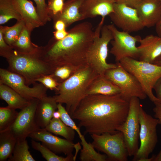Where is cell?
I'll return each instance as SVG.
<instances>
[{
    "label": "cell",
    "instance_id": "obj_32",
    "mask_svg": "<svg viewBox=\"0 0 161 161\" xmlns=\"http://www.w3.org/2000/svg\"><path fill=\"white\" fill-rule=\"evenodd\" d=\"M18 112L16 109L7 106L0 107V132L10 127L15 120Z\"/></svg>",
    "mask_w": 161,
    "mask_h": 161
},
{
    "label": "cell",
    "instance_id": "obj_19",
    "mask_svg": "<svg viewBox=\"0 0 161 161\" xmlns=\"http://www.w3.org/2000/svg\"><path fill=\"white\" fill-rule=\"evenodd\" d=\"M135 8L145 27L156 25L161 17V2L158 0H143Z\"/></svg>",
    "mask_w": 161,
    "mask_h": 161
},
{
    "label": "cell",
    "instance_id": "obj_17",
    "mask_svg": "<svg viewBox=\"0 0 161 161\" xmlns=\"http://www.w3.org/2000/svg\"><path fill=\"white\" fill-rule=\"evenodd\" d=\"M137 47L139 60L150 63L161 55V39L160 36L149 35L142 38Z\"/></svg>",
    "mask_w": 161,
    "mask_h": 161
},
{
    "label": "cell",
    "instance_id": "obj_48",
    "mask_svg": "<svg viewBox=\"0 0 161 161\" xmlns=\"http://www.w3.org/2000/svg\"><path fill=\"white\" fill-rule=\"evenodd\" d=\"M161 2V0H158Z\"/></svg>",
    "mask_w": 161,
    "mask_h": 161
},
{
    "label": "cell",
    "instance_id": "obj_41",
    "mask_svg": "<svg viewBox=\"0 0 161 161\" xmlns=\"http://www.w3.org/2000/svg\"><path fill=\"white\" fill-rule=\"evenodd\" d=\"M54 38L56 40H61L65 38L68 34V32L66 30H55L53 32Z\"/></svg>",
    "mask_w": 161,
    "mask_h": 161
},
{
    "label": "cell",
    "instance_id": "obj_34",
    "mask_svg": "<svg viewBox=\"0 0 161 161\" xmlns=\"http://www.w3.org/2000/svg\"><path fill=\"white\" fill-rule=\"evenodd\" d=\"M36 4V10L41 21L45 25L51 20L45 0H33Z\"/></svg>",
    "mask_w": 161,
    "mask_h": 161
},
{
    "label": "cell",
    "instance_id": "obj_22",
    "mask_svg": "<svg viewBox=\"0 0 161 161\" xmlns=\"http://www.w3.org/2000/svg\"><path fill=\"white\" fill-rule=\"evenodd\" d=\"M58 110L61 113V119L62 121L66 125L73 129L78 135L81 141V143L83 146L80 155L86 158H91L95 156L97 152L95 150L93 146L92 143H88L86 142L84 136L80 131V128L77 126L62 104L58 103Z\"/></svg>",
    "mask_w": 161,
    "mask_h": 161
},
{
    "label": "cell",
    "instance_id": "obj_12",
    "mask_svg": "<svg viewBox=\"0 0 161 161\" xmlns=\"http://www.w3.org/2000/svg\"><path fill=\"white\" fill-rule=\"evenodd\" d=\"M0 83L9 86L29 100L40 99L47 96L48 89L42 83H36L30 87L22 76L8 69H0Z\"/></svg>",
    "mask_w": 161,
    "mask_h": 161
},
{
    "label": "cell",
    "instance_id": "obj_38",
    "mask_svg": "<svg viewBox=\"0 0 161 161\" xmlns=\"http://www.w3.org/2000/svg\"><path fill=\"white\" fill-rule=\"evenodd\" d=\"M153 89L155 92L156 97L158 100V102L161 103V77L156 82L154 86Z\"/></svg>",
    "mask_w": 161,
    "mask_h": 161
},
{
    "label": "cell",
    "instance_id": "obj_29",
    "mask_svg": "<svg viewBox=\"0 0 161 161\" xmlns=\"http://www.w3.org/2000/svg\"><path fill=\"white\" fill-rule=\"evenodd\" d=\"M26 139L17 140L12 156L8 161H35L29 151Z\"/></svg>",
    "mask_w": 161,
    "mask_h": 161
},
{
    "label": "cell",
    "instance_id": "obj_1",
    "mask_svg": "<svg viewBox=\"0 0 161 161\" xmlns=\"http://www.w3.org/2000/svg\"><path fill=\"white\" fill-rule=\"evenodd\" d=\"M129 106V102L120 94L88 95L82 99L71 117L78 121V127L84 128L86 133L113 134L118 131V128L125 121Z\"/></svg>",
    "mask_w": 161,
    "mask_h": 161
},
{
    "label": "cell",
    "instance_id": "obj_13",
    "mask_svg": "<svg viewBox=\"0 0 161 161\" xmlns=\"http://www.w3.org/2000/svg\"><path fill=\"white\" fill-rule=\"evenodd\" d=\"M39 100L38 99L31 100L28 106L20 110L13 123L7 129L17 140L26 139L31 134L41 129L35 119L36 110Z\"/></svg>",
    "mask_w": 161,
    "mask_h": 161
},
{
    "label": "cell",
    "instance_id": "obj_28",
    "mask_svg": "<svg viewBox=\"0 0 161 161\" xmlns=\"http://www.w3.org/2000/svg\"><path fill=\"white\" fill-rule=\"evenodd\" d=\"M14 18L22 20L21 17L15 7L12 0H0V24L7 22Z\"/></svg>",
    "mask_w": 161,
    "mask_h": 161
},
{
    "label": "cell",
    "instance_id": "obj_39",
    "mask_svg": "<svg viewBox=\"0 0 161 161\" xmlns=\"http://www.w3.org/2000/svg\"><path fill=\"white\" fill-rule=\"evenodd\" d=\"M143 0H117V2L125 4L129 6L136 8Z\"/></svg>",
    "mask_w": 161,
    "mask_h": 161
},
{
    "label": "cell",
    "instance_id": "obj_25",
    "mask_svg": "<svg viewBox=\"0 0 161 161\" xmlns=\"http://www.w3.org/2000/svg\"><path fill=\"white\" fill-rule=\"evenodd\" d=\"M17 141L9 130L0 132V161H6L12 156Z\"/></svg>",
    "mask_w": 161,
    "mask_h": 161
},
{
    "label": "cell",
    "instance_id": "obj_9",
    "mask_svg": "<svg viewBox=\"0 0 161 161\" xmlns=\"http://www.w3.org/2000/svg\"><path fill=\"white\" fill-rule=\"evenodd\" d=\"M95 148L104 153L107 161H127L129 156L123 133L120 131L112 134H91Z\"/></svg>",
    "mask_w": 161,
    "mask_h": 161
},
{
    "label": "cell",
    "instance_id": "obj_37",
    "mask_svg": "<svg viewBox=\"0 0 161 161\" xmlns=\"http://www.w3.org/2000/svg\"><path fill=\"white\" fill-rule=\"evenodd\" d=\"M154 103L155 106L153 110L154 113V117L158 120V124L161 125V103L156 102Z\"/></svg>",
    "mask_w": 161,
    "mask_h": 161
},
{
    "label": "cell",
    "instance_id": "obj_27",
    "mask_svg": "<svg viewBox=\"0 0 161 161\" xmlns=\"http://www.w3.org/2000/svg\"><path fill=\"white\" fill-rule=\"evenodd\" d=\"M44 129L51 133L61 136L70 141H72L75 135V131L66 125L61 119L53 117Z\"/></svg>",
    "mask_w": 161,
    "mask_h": 161
},
{
    "label": "cell",
    "instance_id": "obj_10",
    "mask_svg": "<svg viewBox=\"0 0 161 161\" xmlns=\"http://www.w3.org/2000/svg\"><path fill=\"white\" fill-rule=\"evenodd\" d=\"M140 100L137 97L131 99L126 118L117 129L118 131L123 133L129 156H134L139 147L140 124L139 114L142 106Z\"/></svg>",
    "mask_w": 161,
    "mask_h": 161
},
{
    "label": "cell",
    "instance_id": "obj_43",
    "mask_svg": "<svg viewBox=\"0 0 161 161\" xmlns=\"http://www.w3.org/2000/svg\"><path fill=\"white\" fill-rule=\"evenodd\" d=\"M156 26V30L158 36L161 35V17Z\"/></svg>",
    "mask_w": 161,
    "mask_h": 161
},
{
    "label": "cell",
    "instance_id": "obj_47",
    "mask_svg": "<svg viewBox=\"0 0 161 161\" xmlns=\"http://www.w3.org/2000/svg\"><path fill=\"white\" fill-rule=\"evenodd\" d=\"M116 2L117 1V0H114Z\"/></svg>",
    "mask_w": 161,
    "mask_h": 161
},
{
    "label": "cell",
    "instance_id": "obj_33",
    "mask_svg": "<svg viewBox=\"0 0 161 161\" xmlns=\"http://www.w3.org/2000/svg\"><path fill=\"white\" fill-rule=\"evenodd\" d=\"M80 69L68 65L61 66L56 68L50 75L60 83L69 78Z\"/></svg>",
    "mask_w": 161,
    "mask_h": 161
},
{
    "label": "cell",
    "instance_id": "obj_20",
    "mask_svg": "<svg viewBox=\"0 0 161 161\" xmlns=\"http://www.w3.org/2000/svg\"><path fill=\"white\" fill-rule=\"evenodd\" d=\"M58 103L53 97L46 96L39 99L35 113L36 122L41 129H45L58 109Z\"/></svg>",
    "mask_w": 161,
    "mask_h": 161
},
{
    "label": "cell",
    "instance_id": "obj_44",
    "mask_svg": "<svg viewBox=\"0 0 161 161\" xmlns=\"http://www.w3.org/2000/svg\"><path fill=\"white\" fill-rule=\"evenodd\" d=\"M61 114L60 112L57 110L55 111L53 113V117L57 119H61Z\"/></svg>",
    "mask_w": 161,
    "mask_h": 161
},
{
    "label": "cell",
    "instance_id": "obj_31",
    "mask_svg": "<svg viewBox=\"0 0 161 161\" xmlns=\"http://www.w3.org/2000/svg\"><path fill=\"white\" fill-rule=\"evenodd\" d=\"M31 146L34 149L40 152L43 157L47 161H73L72 154L66 156V157L59 156L43 144L34 140H32Z\"/></svg>",
    "mask_w": 161,
    "mask_h": 161
},
{
    "label": "cell",
    "instance_id": "obj_2",
    "mask_svg": "<svg viewBox=\"0 0 161 161\" xmlns=\"http://www.w3.org/2000/svg\"><path fill=\"white\" fill-rule=\"evenodd\" d=\"M63 39L54 37L47 45L38 47L37 54L53 69L65 65L80 68L88 65L86 57L95 31L92 24L84 21L74 26Z\"/></svg>",
    "mask_w": 161,
    "mask_h": 161
},
{
    "label": "cell",
    "instance_id": "obj_14",
    "mask_svg": "<svg viewBox=\"0 0 161 161\" xmlns=\"http://www.w3.org/2000/svg\"><path fill=\"white\" fill-rule=\"evenodd\" d=\"M109 16L113 24L125 32H137L145 27L136 9L125 4L115 2L114 11Z\"/></svg>",
    "mask_w": 161,
    "mask_h": 161
},
{
    "label": "cell",
    "instance_id": "obj_7",
    "mask_svg": "<svg viewBox=\"0 0 161 161\" xmlns=\"http://www.w3.org/2000/svg\"><path fill=\"white\" fill-rule=\"evenodd\" d=\"M140 124L139 139L140 144L133 161H153L154 157H149L154 150L158 142L157 126V119L147 114L142 106L139 114Z\"/></svg>",
    "mask_w": 161,
    "mask_h": 161
},
{
    "label": "cell",
    "instance_id": "obj_6",
    "mask_svg": "<svg viewBox=\"0 0 161 161\" xmlns=\"http://www.w3.org/2000/svg\"><path fill=\"white\" fill-rule=\"evenodd\" d=\"M119 62L136 78L152 102L159 101L153 90L156 82L161 77V66L129 57L122 59Z\"/></svg>",
    "mask_w": 161,
    "mask_h": 161
},
{
    "label": "cell",
    "instance_id": "obj_35",
    "mask_svg": "<svg viewBox=\"0 0 161 161\" xmlns=\"http://www.w3.org/2000/svg\"><path fill=\"white\" fill-rule=\"evenodd\" d=\"M64 3V0H48L47 4L51 18L53 16L62 12Z\"/></svg>",
    "mask_w": 161,
    "mask_h": 161
},
{
    "label": "cell",
    "instance_id": "obj_24",
    "mask_svg": "<svg viewBox=\"0 0 161 161\" xmlns=\"http://www.w3.org/2000/svg\"><path fill=\"white\" fill-rule=\"evenodd\" d=\"M0 98L7 104V106L15 109L21 110L30 103L9 86L0 83Z\"/></svg>",
    "mask_w": 161,
    "mask_h": 161
},
{
    "label": "cell",
    "instance_id": "obj_36",
    "mask_svg": "<svg viewBox=\"0 0 161 161\" xmlns=\"http://www.w3.org/2000/svg\"><path fill=\"white\" fill-rule=\"evenodd\" d=\"M36 81L42 83L47 89L54 90L55 92L57 90L59 84L50 75L41 77Z\"/></svg>",
    "mask_w": 161,
    "mask_h": 161
},
{
    "label": "cell",
    "instance_id": "obj_30",
    "mask_svg": "<svg viewBox=\"0 0 161 161\" xmlns=\"http://www.w3.org/2000/svg\"><path fill=\"white\" fill-rule=\"evenodd\" d=\"M24 26L22 20L17 21L15 24L10 27L1 25L0 30L2 32L6 43L11 47L18 39Z\"/></svg>",
    "mask_w": 161,
    "mask_h": 161
},
{
    "label": "cell",
    "instance_id": "obj_8",
    "mask_svg": "<svg viewBox=\"0 0 161 161\" xmlns=\"http://www.w3.org/2000/svg\"><path fill=\"white\" fill-rule=\"evenodd\" d=\"M116 64V67L106 72L105 76L119 88L120 94L126 101L129 102L133 97L142 100L145 99L147 96L137 79L119 62Z\"/></svg>",
    "mask_w": 161,
    "mask_h": 161
},
{
    "label": "cell",
    "instance_id": "obj_5",
    "mask_svg": "<svg viewBox=\"0 0 161 161\" xmlns=\"http://www.w3.org/2000/svg\"><path fill=\"white\" fill-rule=\"evenodd\" d=\"M104 21L101 19L95 31L93 40L86 57L87 65L100 75H104L107 70L117 66L116 63H108L107 62L108 46L113 37L107 25H103Z\"/></svg>",
    "mask_w": 161,
    "mask_h": 161
},
{
    "label": "cell",
    "instance_id": "obj_21",
    "mask_svg": "<svg viewBox=\"0 0 161 161\" xmlns=\"http://www.w3.org/2000/svg\"><path fill=\"white\" fill-rule=\"evenodd\" d=\"M84 0H68L64 3L62 12L52 17L53 22L61 20L66 27L74 23L83 20L80 9Z\"/></svg>",
    "mask_w": 161,
    "mask_h": 161
},
{
    "label": "cell",
    "instance_id": "obj_4",
    "mask_svg": "<svg viewBox=\"0 0 161 161\" xmlns=\"http://www.w3.org/2000/svg\"><path fill=\"white\" fill-rule=\"evenodd\" d=\"M0 55L6 58L8 64V70L22 76L28 86L36 83V80L41 77L51 75L54 70L37 54L23 53L11 48L0 52Z\"/></svg>",
    "mask_w": 161,
    "mask_h": 161
},
{
    "label": "cell",
    "instance_id": "obj_11",
    "mask_svg": "<svg viewBox=\"0 0 161 161\" xmlns=\"http://www.w3.org/2000/svg\"><path fill=\"white\" fill-rule=\"evenodd\" d=\"M113 37L110 42L112 47L110 52L114 57L117 62L125 58H138L139 51L137 42L141 38L133 36L127 32L118 30L113 24L107 25Z\"/></svg>",
    "mask_w": 161,
    "mask_h": 161
},
{
    "label": "cell",
    "instance_id": "obj_15",
    "mask_svg": "<svg viewBox=\"0 0 161 161\" xmlns=\"http://www.w3.org/2000/svg\"><path fill=\"white\" fill-rule=\"evenodd\" d=\"M32 140L39 141L56 154L63 153L66 156L72 154L75 144L72 141L53 135L45 129L31 134L29 136Z\"/></svg>",
    "mask_w": 161,
    "mask_h": 161
},
{
    "label": "cell",
    "instance_id": "obj_23",
    "mask_svg": "<svg viewBox=\"0 0 161 161\" xmlns=\"http://www.w3.org/2000/svg\"><path fill=\"white\" fill-rule=\"evenodd\" d=\"M120 93L119 88L104 75H99L89 86L87 91L86 95L96 94L111 95Z\"/></svg>",
    "mask_w": 161,
    "mask_h": 161
},
{
    "label": "cell",
    "instance_id": "obj_18",
    "mask_svg": "<svg viewBox=\"0 0 161 161\" xmlns=\"http://www.w3.org/2000/svg\"><path fill=\"white\" fill-rule=\"evenodd\" d=\"M16 9L20 14L25 26L31 33L36 28L44 25L41 21L36 8L28 0H12Z\"/></svg>",
    "mask_w": 161,
    "mask_h": 161
},
{
    "label": "cell",
    "instance_id": "obj_16",
    "mask_svg": "<svg viewBox=\"0 0 161 161\" xmlns=\"http://www.w3.org/2000/svg\"><path fill=\"white\" fill-rule=\"evenodd\" d=\"M114 0H84L80 9L83 20L98 16L105 19L114 11Z\"/></svg>",
    "mask_w": 161,
    "mask_h": 161
},
{
    "label": "cell",
    "instance_id": "obj_40",
    "mask_svg": "<svg viewBox=\"0 0 161 161\" xmlns=\"http://www.w3.org/2000/svg\"><path fill=\"white\" fill-rule=\"evenodd\" d=\"M11 47L5 42L2 32L0 30V52L6 51Z\"/></svg>",
    "mask_w": 161,
    "mask_h": 161
},
{
    "label": "cell",
    "instance_id": "obj_3",
    "mask_svg": "<svg viewBox=\"0 0 161 161\" xmlns=\"http://www.w3.org/2000/svg\"><path fill=\"white\" fill-rule=\"evenodd\" d=\"M99 75L88 65L78 70L74 74L59 84L53 97L58 103L66 105L65 109L72 116L82 99L86 95L89 86Z\"/></svg>",
    "mask_w": 161,
    "mask_h": 161
},
{
    "label": "cell",
    "instance_id": "obj_49",
    "mask_svg": "<svg viewBox=\"0 0 161 161\" xmlns=\"http://www.w3.org/2000/svg\"><path fill=\"white\" fill-rule=\"evenodd\" d=\"M161 39V35L160 36Z\"/></svg>",
    "mask_w": 161,
    "mask_h": 161
},
{
    "label": "cell",
    "instance_id": "obj_45",
    "mask_svg": "<svg viewBox=\"0 0 161 161\" xmlns=\"http://www.w3.org/2000/svg\"><path fill=\"white\" fill-rule=\"evenodd\" d=\"M153 64L161 66V55L155 60Z\"/></svg>",
    "mask_w": 161,
    "mask_h": 161
},
{
    "label": "cell",
    "instance_id": "obj_26",
    "mask_svg": "<svg viewBox=\"0 0 161 161\" xmlns=\"http://www.w3.org/2000/svg\"><path fill=\"white\" fill-rule=\"evenodd\" d=\"M31 33L25 27H24L18 39L11 47L16 51L24 54H36L38 46L32 42L30 39Z\"/></svg>",
    "mask_w": 161,
    "mask_h": 161
},
{
    "label": "cell",
    "instance_id": "obj_46",
    "mask_svg": "<svg viewBox=\"0 0 161 161\" xmlns=\"http://www.w3.org/2000/svg\"><path fill=\"white\" fill-rule=\"evenodd\" d=\"M154 161H161V148L159 153L155 156Z\"/></svg>",
    "mask_w": 161,
    "mask_h": 161
},
{
    "label": "cell",
    "instance_id": "obj_42",
    "mask_svg": "<svg viewBox=\"0 0 161 161\" xmlns=\"http://www.w3.org/2000/svg\"><path fill=\"white\" fill-rule=\"evenodd\" d=\"M54 27L56 30H65L66 27L64 22L61 20H58L53 22Z\"/></svg>",
    "mask_w": 161,
    "mask_h": 161
}]
</instances>
